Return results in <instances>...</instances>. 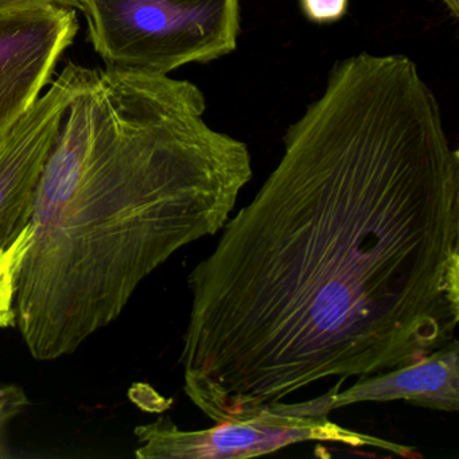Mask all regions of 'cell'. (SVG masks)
Instances as JSON below:
<instances>
[{"mask_svg": "<svg viewBox=\"0 0 459 459\" xmlns=\"http://www.w3.org/2000/svg\"><path fill=\"white\" fill-rule=\"evenodd\" d=\"M79 29L76 10L57 4L0 17V135L39 100Z\"/></svg>", "mask_w": 459, "mask_h": 459, "instance_id": "obj_6", "label": "cell"}, {"mask_svg": "<svg viewBox=\"0 0 459 459\" xmlns=\"http://www.w3.org/2000/svg\"><path fill=\"white\" fill-rule=\"evenodd\" d=\"M30 225L18 236L17 240L0 251V329L17 326L18 281L26 252L30 247Z\"/></svg>", "mask_w": 459, "mask_h": 459, "instance_id": "obj_8", "label": "cell"}, {"mask_svg": "<svg viewBox=\"0 0 459 459\" xmlns=\"http://www.w3.org/2000/svg\"><path fill=\"white\" fill-rule=\"evenodd\" d=\"M303 15L316 25H330L345 17L349 0H299Z\"/></svg>", "mask_w": 459, "mask_h": 459, "instance_id": "obj_9", "label": "cell"}, {"mask_svg": "<svg viewBox=\"0 0 459 459\" xmlns=\"http://www.w3.org/2000/svg\"><path fill=\"white\" fill-rule=\"evenodd\" d=\"M200 87L85 68L37 189L18 281L29 353H74L144 279L221 232L254 176L248 146L206 123Z\"/></svg>", "mask_w": 459, "mask_h": 459, "instance_id": "obj_2", "label": "cell"}, {"mask_svg": "<svg viewBox=\"0 0 459 459\" xmlns=\"http://www.w3.org/2000/svg\"><path fill=\"white\" fill-rule=\"evenodd\" d=\"M139 459H244L275 453L306 442H329L348 447H372L399 456L421 458L415 447L348 429L329 418L286 415L268 410L240 420L214 423L185 431L168 416L135 429Z\"/></svg>", "mask_w": 459, "mask_h": 459, "instance_id": "obj_4", "label": "cell"}, {"mask_svg": "<svg viewBox=\"0 0 459 459\" xmlns=\"http://www.w3.org/2000/svg\"><path fill=\"white\" fill-rule=\"evenodd\" d=\"M84 69L68 64L45 95L0 135V251L30 225L45 165Z\"/></svg>", "mask_w": 459, "mask_h": 459, "instance_id": "obj_5", "label": "cell"}, {"mask_svg": "<svg viewBox=\"0 0 459 459\" xmlns=\"http://www.w3.org/2000/svg\"><path fill=\"white\" fill-rule=\"evenodd\" d=\"M28 404V396L21 386L7 385L0 388V456H4L2 448H4L7 426L13 419L17 418L25 410Z\"/></svg>", "mask_w": 459, "mask_h": 459, "instance_id": "obj_10", "label": "cell"}, {"mask_svg": "<svg viewBox=\"0 0 459 459\" xmlns=\"http://www.w3.org/2000/svg\"><path fill=\"white\" fill-rule=\"evenodd\" d=\"M437 2H440V4H443V6L447 9L448 14L451 15V17L455 18V20H458L459 18V0H437Z\"/></svg>", "mask_w": 459, "mask_h": 459, "instance_id": "obj_12", "label": "cell"}, {"mask_svg": "<svg viewBox=\"0 0 459 459\" xmlns=\"http://www.w3.org/2000/svg\"><path fill=\"white\" fill-rule=\"evenodd\" d=\"M187 276L185 394L213 423L456 342L459 152L404 55L337 61Z\"/></svg>", "mask_w": 459, "mask_h": 459, "instance_id": "obj_1", "label": "cell"}, {"mask_svg": "<svg viewBox=\"0 0 459 459\" xmlns=\"http://www.w3.org/2000/svg\"><path fill=\"white\" fill-rule=\"evenodd\" d=\"M49 4L77 10V0H0V17Z\"/></svg>", "mask_w": 459, "mask_h": 459, "instance_id": "obj_11", "label": "cell"}, {"mask_svg": "<svg viewBox=\"0 0 459 459\" xmlns=\"http://www.w3.org/2000/svg\"><path fill=\"white\" fill-rule=\"evenodd\" d=\"M107 68L170 74L235 52L240 0H77Z\"/></svg>", "mask_w": 459, "mask_h": 459, "instance_id": "obj_3", "label": "cell"}, {"mask_svg": "<svg viewBox=\"0 0 459 459\" xmlns=\"http://www.w3.org/2000/svg\"><path fill=\"white\" fill-rule=\"evenodd\" d=\"M405 400L431 410H459V342L450 343L421 361L383 375L357 378L330 400L334 411L357 403Z\"/></svg>", "mask_w": 459, "mask_h": 459, "instance_id": "obj_7", "label": "cell"}]
</instances>
